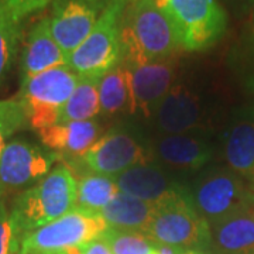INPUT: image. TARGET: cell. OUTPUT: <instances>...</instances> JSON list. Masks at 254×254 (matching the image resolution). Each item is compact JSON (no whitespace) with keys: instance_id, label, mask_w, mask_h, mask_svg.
Segmentation results:
<instances>
[{"instance_id":"cell-22","label":"cell","mask_w":254,"mask_h":254,"mask_svg":"<svg viewBox=\"0 0 254 254\" xmlns=\"http://www.w3.org/2000/svg\"><path fill=\"white\" fill-rule=\"evenodd\" d=\"M100 112L103 115H115L123 109L131 110V91L126 68L119 64L99 79L98 85Z\"/></svg>"},{"instance_id":"cell-20","label":"cell","mask_w":254,"mask_h":254,"mask_svg":"<svg viewBox=\"0 0 254 254\" xmlns=\"http://www.w3.org/2000/svg\"><path fill=\"white\" fill-rule=\"evenodd\" d=\"M153 203L137 199L119 190L118 195L100 210L99 215L106 222L108 229L144 233L153 216Z\"/></svg>"},{"instance_id":"cell-23","label":"cell","mask_w":254,"mask_h":254,"mask_svg":"<svg viewBox=\"0 0 254 254\" xmlns=\"http://www.w3.org/2000/svg\"><path fill=\"white\" fill-rule=\"evenodd\" d=\"M99 79L96 78H81L75 86L71 98L64 106L60 122H85L92 120L100 112L99 93H98Z\"/></svg>"},{"instance_id":"cell-11","label":"cell","mask_w":254,"mask_h":254,"mask_svg":"<svg viewBox=\"0 0 254 254\" xmlns=\"http://www.w3.org/2000/svg\"><path fill=\"white\" fill-rule=\"evenodd\" d=\"M103 9L98 0H54L50 31L66 57L91 34Z\"/></svg>"},{"instance_id":"cell-10","label":"cell","mask_w":254,"mask_h":254,"mask_svg":"<svg viewBox=\"0 0 254 254\" xmlns=\"http://www.w3.org/2000/svg\"><path fill=\"white\" fill-rule=\"evenodd\" d=\"M76 160L88 170V174L118 177L126 170L148 163L147 153L136 138L123 131H110L92 145Z\"/></svg>"},{"instance_id":"cell-16","label":"cell","mask_w":254,"mask_h":254,"mask_svg":"<svg viewBox=\"0 0 254 254\" xmlns=\"http://www.w3.org/2000/svg\"><path fill=\"white\" fill-rule=\"evenodd\" d=\"M58 66H66V55L51 36L50 21L46 17L40 20L28 33L21 58L23 78L34 76Z\"/></svg>"},{"instance_id":"cell-17","label":"cell","mask_w":254,"mask_h":254,"mask_svg":"<svg viewBox=\"0 0 254 254\" xmlns=\"http://www.w3.org/2000/svg\"><path fill=\"white\" fill-rule=\"evenodd\" d=\"M210 240L223 254H254V209L247 208L209 225Z\"/></svg>"},{"instance_id":"cell-3","label":"cell","mask_w":254,"mask_h":254,"mask_svg":"<svg viewBox=\"0 0 254 254\" xmlns=\"http://www.w3.org/2000/svg\"><path fill=\"white\" fill-rule=\"evenodd\" d=\"M153 205V216L144 232L153 242L187 250L210 240L209 223L196 212L190 196L180 190Z\"/></svg>"},{"instance_id":"cell-26","label":"cell","mask_w":254,"mask_h":254,"mask_svg":"<svg viewBox=\"0 0 254 254\" xmlns=\"http://www.w3.org/2000/svg\"><path fill=\"white\" fill-rule=\"evenodd\" d=\"M28 126L27 116L18 96L0 100V155L6 145V138Z\"/></svg>"},{"instance_id":"cell-9","label":"cell","mask_w":254,"mask_h":254,"mask_svg":"<svg viewBox=\"0 0 254 254\" xmlns=\"http://www.w3.org/2000/svg\"><path fill=\"white\" fill-rule=\"evenodd\" d=\"M190 199L196 212L209 225L254 206V193L249 190L245 180L226 170L206 175L198 184Z\"/></svg>"},{"instance_id":"cell-29","label":"cell","mask_w":254,"mask_h":254,"mask_svg":"<svg viewBox=\"0 0 254 254\" xmlns=\"http://www.w3.org/2000/svg\"><path fill=\"white\" fill-rule=\"evenodd\" d=\"M66 254H113L110 250L109 245L106 243V240L103 236L99 239H95L86 245L81 247H75L72 250H69Z\"/></svg>"},{"instance_id":"cell-19","label":"cell","mask_w":254,"mask_h":254,"mask_svg":"<svg viewBox=\"0 0 254 254\" xmlns=\"http://www.w3.org/2000/svg\"><path fill=\"white\" fill-rule=\"evenodd\" d=\"M155 148L158 158L177 170H199L212 157L208 143L190 134L165 136Z\"/></svg>"},{"instance_id":"cell-27","label":"cell","mask_w":254,"mask_h":254,"mask_svg":"<svg viewBox=\"0 0 254 254\" xmlns=\"http://www.w3.org/2000/svg\"><path fill=\"white\" fill-rule=\"evenodd\" d=\"M50 0H0V9L13 20L21 23L24 18L44 9Z\"/></svg>"},{"instance_id":"cell-7","label":"cell","mask_w":254,"mask_h":254,"mask_svg":"<svg viewBox=\"0 0 254 254\" xmlns=\"http://www.w3.org/2000/svg\"><path fill=\"white\" fill-rule=\"evenodd\" d=\"M78 79L79 76L68 66H58L23 78L18 98L26 112L28 126L40 131L57 125Z\"/></svg>"},{"instance_id":"cell-14","label":"cell","mask_w":254,"mask_h":254,"mask_svg":"<svg viewBox=\"0 0 254 254\" xmlns=\"http://www.w3.org/2000/svg\"><path fill=\"white\" fill-rule=\"evenodd\" d=\"M225 160L230 171L254 182V109L240 113L227 128Z\"/></svg>"},{"instance_id":"cell-8","label":"cell","mask_w":254,"mask_h":254,"mask_svg":"<svg viewBox=\"0 0 254 254\" xmlns=\"http://www.w3.org/2000/svg\"><path fill=\"white\" fill-rule=\"evenodd\" d=\"M60 155L27 140H11L0 155V208L53 170Z\"/></svg>"},{"instance_id":"cell-18","label":"cell","mask_w":254,"mask_h":254,"mask_svg":"<svg viewBox=\"0 0 254 254\" xmlns=\"http://www.w3.org/2000/svg\"><path fill=\"white\" fill-rule=\"evenodd\" d=\"M115 181L120 192L150 203L158 202L177 190L160 168L148 163L128 168L115 177Z\"/></svg>"},{"instance_id":"cell-25","label":"cell","mask_w":254,"mask_h":254,"mask_svg":"<svg viewBox=\"0 0 254 254\" xmlns=\"http://www.w3.org/2000/svg\"><path fill=\"white\" fill-rule=\"evenodd\" d=\"M20 40V23L0 9V82L11 66Z\"/></svg>"},{"instance_id":"cell-31","label":"cell","mask_w":254,"mask_h":254,"mask_svg":"<svg viewBox=\"0 0 254 254\" xmlns=\"http://www.w3.org/2000/svg\"><path fill=\"white\" fill-rule=\"evenodd\" d=\"M180 254H202L199 250H195V249H187V250H181Z\"/></svg>"},{"instance_id":"cell-6","label":"cell","mask_w":254,"mask_h":254,"mask_svg":"<svg viewBox=\"0 0 254 254\" xmlns=\"http://www.w3.org/2000/svg\"><path fill=\"white\" fill-rule=\"evenodd\" d=\"M108 225L99 213L73 209L60 219L28 232L20 239L16 254H66L99 239Z\"/></svg>"},{"instance_id":"cell-32","label":"cell","mask_w":254,"mask_h":254,"mask_svg":"<svg viewBox=\"0 0 254 254\" xmlns=\"http://www.w3.org/2000/svg\"><path fill=\"white\" fill-rule=\"evenodd\" d=\"M98 1H99V3H100V4H102V6H103V7H106V6H105V4L102 3L103 0H98ZM112 1H118V3H125V1H131V0H108V4H109V3H112Z\"/></svg>"},{"instance_id":"cell-28","label":"cell","mask_w":254,"mask_h":254,"mask_svg":"<svg viewBox=\"0 0 254 254\" xmlns=\"http://www.w3.org/2000/svg\"><path fill=\"white\" fill-rule=\"evenodd\" d=\"M0 254H16L14 230L6 208H0Z\"/></svg>"},{"instance_id":"cell-5","label":"cell","mask_w":254,"mask_h":254,"mask_svg":"<svg viewBox=\"0 0 254 254\" xmlns=\"http://www.w3.org/2000/svg\"><path fill=\"white\" fill-rule=\"evenodd\" d=\"M125 3L112 1L103 11L91 34L66 57V66L81 78L100 79L120 64V16Z\"/></svg>"},{"instance_id":"cell-13","label":"cell","mask_w":254,"mask_h":254,"mask_svg":"<svg viewBox=\"0 0 254 254\" xmlns=\"http://www.w3.org/2000/svg\"><path fill=\"white\" fill-rule=\"evenodd\" d=\"M202 118L199 96L184 85H174L155 110L157 126L167 136L188 134L202 125Z\"/></svg>"},{"instance_id":"cell-15","label":"cell","mask_w":254,"mask_h":254,"mask_svg":"<svg viewBox=\"0 0 254 254\" xmlns=\"http://www.w3.org/2000/svg\"><path fill=\"white\" fill-rule=\"evenodd\" d=\"M43 145L61 154L81 157L100 138V127L95 120L66 122L37 131Z\"/></svg>"},{"instance_id":"cell-21","label":"cell","mask_w":254,"mask_h":254,"mask_svg":"<svg viewBox=\"0 0 254 254\" xmlns=\"http://www.w3.org/2000/svg\"><path fill=\"white\" fill-rule=\"evenodd\" d=\"M119 193L118 184L113 177L83 174L76 178V202L75 209L91 213H100Z\"/></svg>"},{"instance_id":"cell-2","label":"cell","mask_w":254,"mask_h":254,"mask_svg":"<svg viewBox=\"0 0 254 254\" xmlns=\"http://www.w3.org/2000/svg\"><path fill=\"white\" fill-rule=\"evenodd\" d=\"M75 202L76 175L65 163L55 165L44 178L21 192L10 209L16 253L18 239L73 210Z\"/></svg>"},{"instance_id":"cell-1","label":"cell","mask_w":254,"mask_h":254,"mask_svg":"<svg viewBox=\"0 0 254 254\" xmlns=\"http://www.w3.org/2000/svg\"><path fill=\"white\" fill-rule=\"evenodd\" d=\"M180 48L168 17L157 0H131L120 16V61L138 66L168 60Z\"/></svg>"},{"instance_id":"cell-30","label":"cell","mask_w":254,"mask_h":254,"mask_svg":"<svg viewBox=\"0 0 254 254\" xmlns=\"http://www.w3.org/2000/svg\"><path fill=\"white\" fill-rule=\"evenodd\" d=\"M180 249H175L173 246H167V245H158L157 243V250H155V254H180Z\"/></svg>"},{"instance_id":"cell-12","label":"cell","mask_w":254,"mask_h":254,"mask_svg":"<svg viewBox=\"0 0 254 254\" xmlns=\"http://www.w3.org/2000/svg\"><path fill=\"white\" fill-rule=\"evenodd\" d=\"M125 68L131 91L130 113L141 112L145 118H150L155 113L161 100L173 89L175 79L174 64L168 60H163Z\"/></svg>"},{"instance_id":"cell-24","label":"cell","mask_w":254,"mask_h":254,"mask_svg":"<svg viewBox=\"0 0 254 254\" xmlns=\"http://www.w3.org/2000/svg\"><path fill=\"white\" fill-rule=\"evenodd\" d=\"M103 239L113 254H155L157 243L143 232L108 229Z\"/></svg>"},{"instance_id":"cell-4","label":"cell","mask_w":254,"mask_h":254,"mask_svg":"<svg viewBox=\"0 0 254 254\" xmlns=\"http://www.w3.org/2000/svg\"><path fill=\"white\" fill-rule=\"evenodd\" d=\"M168 17L180 48L200 51L226 31L227 18L218 0H157Z\"/></svg>"}]
</instances>
